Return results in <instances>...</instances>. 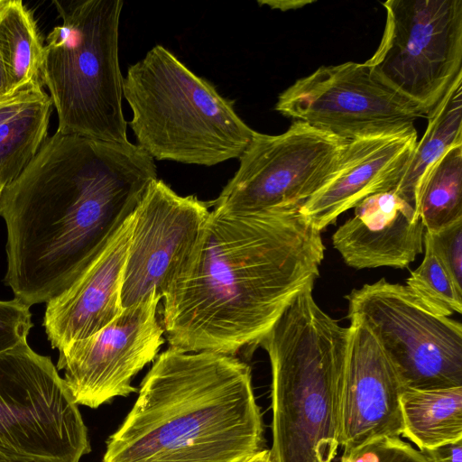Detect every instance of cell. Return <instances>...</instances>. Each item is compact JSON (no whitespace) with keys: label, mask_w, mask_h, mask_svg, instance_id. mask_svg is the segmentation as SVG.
Returning a JSON list of instances; mask_svg holds the SVG:
<instances>
[{"label":"cell","mask_w":462,"mask_h":462,"mask_svg":"<svg viewBox=\"0 0 462 462\" xmlns=\"http://www.w3.org/2000/svg\"><path fill=\"white\" fill-rule=\"evenodd\" d=\"M404 174L393 190L416 210L419 189L429 170L452 147L462 144V71L428 114Z\"/></svg>","instance_id":"obj_18"},{"label":"cell","mask_w":462,"mask_h":462,"mask_svg":"<svg viewBox=\"0 0 462 462\" xmlns=\"http://www.w3.org/2000/svg\"><path fill=\"white\" fill-rule=\"evenodd\" d=\"M46 95L41 79L0 95V125Z\"/></svg>","instance_id":"obj_27"},{"label":"cell","mask_w":462,"mask_h":462,"mask_svg":"<svg viewBox=\"0 0 462 462\" xmlns=\"http://www.w3.org/2000/svg\"><path fill=\"white\" fill-rule=\"evenodd\" d=\"M244 462H275V461L272 456L271 450L265 448Z\"/></svg>","instance_id":"obj_30"},{"label":"cell","mask_w":462,"mask_h":462,"mask_svg":"<svg viewBox=\"0 0 462 462\" xmlns=\"http://www.w3.org/2000/svg\"><path fill=\"white\" fill-rule=\"evenodd\" d=\"M43 44L31 12L20 0H0V60L8 90L39 80Z\"/></svg>","instance_id":"obj_20"},{"label":"cell","mask_w":462,"mask_h":462,"mask_svg":"<svg viewBox=\"0 0 462 462\" xmlns=\"http://www.w3.org/2000/svg\"><path fill=\"white\" fill-rule=\"evenodd\" d=\"M90 451L78 404L51 358L27 342L0 353V457L79 462Z\"/></svg>","instance_id":"obj_7"},{"label":"cell","mask_w":462,"mask_h":462,"mask_svg":"<svg viewBox=\"0 0 462 462\" xmlns=\"http://www.w3.org/2000/svg\"><path fill=\"white\" fill-rule=\"evenodd\" d=\"M3 189H4V187L0 184V196H1V193L3 191Z\"/></svg>","instance_id":"obj_33"},{"label":"cell","mask_w":462,"mask_h":462,"mask_svg":"<svg viewBox=\"0 0 462 462\" xmlns=\"http://www.w3.org/2000/svg\"><path fill=\"white\" fill-rule=\"evenodd\" d=\"M350 323L369 329L405 388L462 386L461 323L432 310L406 285L384 278L346 296Z\"/></svg>","instance_id":"obj_8"},{"label":"cell","mask_w":462,"mask_h":462,"mask_svg":"<svg viewBox=\"0 0 462 462\" xmlns=\"http://www.w3.org/2000/svg\"><path fill=\"white\" fill-rule=\"evenodd\" d=\"M340 462H431L420 450L399 437H382L348 451Z\"/></svg>","instance_id":"obj_24"},{"label":"cell","mask_w":462,"mask_h":462,"mask_svg":"<svg viewBox=\"0 0 462 462\" xmlns=\"http://www.w3.org/2000/svg\"><path fill=\"white\" fill-rule=\"evenodd\" d=\"M61 23L43 45L40 79L58 114L57 131L128 143L119 56L122 0L53 1Z\"/></svg>","instance_id":"obj_6"},{"label":"cell","mask_w":462,"mask_h":462,"mask_svg":"<svg viewBox=\"0 0 462 462\" xmlns=\"http://www.w3.org/2000/svg\"><path fill=\"white\" fill-rule=\"evenodd\" d=\"M354 141L301 121L281 134L255 132L210 207L230 212L300 208L345 166Z\"/></svg>","instance_id":"obj_9"},{"label":"cell","mask_w":462,"mask_h":462,"mask_svg":"<svg viewBox=\"0 0 462 462\" xmlns=\"http://www.w3.org/2000/svg\"><path fill=\"white\" fill-rule=\"evenodd\" d=\"M133 213L73 285L47 302L43 326L52 348L94 335L123 311L121 286Z\"/></svg>","instance_id":"obj_15"},{"label":"cell","mask_w":462,"mask_h":462,"mask_svg":"<svg viewBox=\"0 0 462 462\" xmlns=\"http://www.w3.org/2000/svg\"><path fill=\"white\" fill-rule=\"evenodd\" d=\"M9 92L8 90V82L6 79L5 72L0 60V95H4Z\"/></svg>","instance_id":"obj_31"},{"label":"cell","mask_w":462,"mask_h":462,"mask_svg":"<svg viewBox=\"0 0 462 462\" xmlns=\"http://www.w3.org/2000/svg\"><path fill=\"white\" fill-rule=\"evenodd\" d=\"M420 451L431 462H462V439Z\"/></svg>","instance_id":"obj_28"},{"label":"cell","mask_w":462,"mask_h":462,"mask_svg":"<svg viewBox=\"0 0 462 462\" xmlns=\"http://www.w3.org/2000/svg\"><path fill=\"white\" fill-rule=\"evenodd\" d=\"M265 449L250 366L169 347L156 356L103 462H244Z\"/></svg>","instance_id":"obj_3"},{"label":"cell","mask_w":462,"mask_h":462,"mask_svg":"<svg viewBox=\"0 0 462 462\" xmlns=\"http://www.w3.org/2000/svg\"><path fill=\"white\" fill-rule=\"evenodd\" d=\"M0 462H37V461H15V460H9L0 457Z\"/></svg>","instance_id":"obj_32"},{"label":"cell","mask_w":462,"mask_h":462,"mask_svg":"<svg viewBox=\"0 0 462 462\" xmlns=\"http://www.w3.org/2000/svg\"><path fill=\"white\" fill-rule=\"evenodd\" d=\"M209 202L180 196L162 180L147 187L134 210L121 305L134 306L152 293L162 299L186 271L209 215Z\"/></svg>","instance_id":"obj_12"},{"label":"cell","mask_w":462,"mask_h":462,"mask_svg":"<svg viewBox=\"0 0 462 462\" xmlns=\"http://www.w3.org/2000/svg\"><path fill=\"white\" fill-rule=\"evenodd\" d=\"M52 102L47 94L0 125V184L15 180L47 139Z\"/></svg>","instance_id":"obj_22"},{"label":"cell","mask_w":462,"mask_h":462,"mask_svg":"<svg viewBox=\"0 0 462 462\" xmlns=\"http://www.w3.org/2000/svg\"><path fill=\"white\" fill-rule=\"evenodd\" d=\"M274 109L339 138L354 141L398 134L426 116L376 79L364 63L320 66L282 91Z\"/></svg>","instance_id":"obj_11"},{"label":"cell","mask_w":462,"mask_h":462,"mask_svg":"<svg viewBox=\"0 0 462 462\" xmlns=\"http://www.w3.org/2000/svg\"><path fill=\"white\" fill-rule=\"evenodd\" d=\"M383 36L365 61L427 116L462 71V0H388Z\"/></svg>","instance_id":"obj_10"},{"label":"cell","mask_w":462,"mask_h":462,"mask_svg":"<svg viewBox=\"0 0 462 462\" xmlns=\"http://www.w3.org/2000/svg\"><path fill=\"white\" fill-rule=\"evenodd\" d=\"M354 208V215L332 236L348 266L402 269L422 253V221L393 190L370 195Z\"/></svg>","instance_id":"obj_16"},{"label":"cell","mask_w":462,"mask_h":462,"mask_svg":"<svg viewBox=\"0 0 462 462\" xmlns=\"http://www.w3.org/2000/svg\"><path fill=\"white\" fill-rule=\"evenodd\" d=\"M420 264L406 280V286L439 314L449 317L462 311V289L459 288L439 257L428 245Z\"/></svg>","instance_id":"obj_23"},{"label":"cell","mask_w":462,"mask_h":462,"mask_svg":"<svg viewBox=\"0 0 462 462\" xmlns=\"http://www.w3.org/2000/svg\"><path fill=\"white\" fill-rule=\"evenodd\" d=\"M161 300L152 293L94 335L59 349L57 369L65 371L63 380L78 405L95 409L137 392L132 379L164 342L157 316Z\"/></svg>","instance_id":"obj_13"},{"label":"cell","mask_w":462,"mask_h":462,"mask_svg":"<svg viewBox=\"0 0 462 462\" xmlns=\"http://www.w3.org/2000/svg\"><path fill=\"white\" fill-rule=\"evenodd\" d=\"M417 142L414 126L391 135L355 140L347 162L300 207V213L321 231L365 198L394 190Z\"/></svg>","instance_id":"obj_17"},{"label":"cell","mask_w":462,"mask_h":462,"mask_svg":"<svg viewBox=\"0 0 462 462\" xmlns=\"http://www.w3.org/2000/svg\"><path fill=\"white\" fill-rule=\"evenodd\" d=\"M301 291L257 345L272 369L271 453L275 462H333L349 327Z\"/></svg>","instance_id":"obj_4"},{"label":"cell","mask_w":462,"mask_h":462,"mask_svg":"<svg viewBox=\"0 0 462 462\" xmlns=\"http://www.w3.org/2000/svg\"><path fill=\"white\" fill-rule=\"evenodd\" d=\"M155 179L154 160L131 142L47 137L0 196L15 299L31 307L71 287Z\"/></svg>","instance_id":"obj_1"},{"label":"cell","mask_w":462,"mask_h":462,"mask_svg":"<svg viewBox=\"0 0 462 462\" xmlns=\"http://www.w3.org/2000/svg\"><path fill=\"white\" fill-rule=\"evenodd\" d=\"M123 96L137 145L153 160L214 166L239 158L255 133L234 101L159 44L128 68Z\"/></svg>","instance_id":"obj_5"},{"label":"cell","mask_w":462,"mask_h":462,"mask_svg":"<svg viewBox=\"0 0 462 462\" xmlns=\"http://www.w3.org/2000/svg\"><path fill=\"white\" fill-rule=\"evenodd\" d=\"M300 208L209 212L186 271L162 298L169 347L236 356L314 286L325 245Z\"/></svg>","instance_id":"obj_2"},{"label":"cell","mask_w":462,"mask_h":462,"mask_svg":"<svg viewBox=\"0 0 462 462\" xmlns=\"http://www.w3.org/2000/svg\"><path fill=\"white\" fill-rule=\"evenodd\" d=\"M312 1L301 0H261L258 1L259 5H269L272 9H279L281 11H288L291 9L301 8L307 5L311 4Z\"/></svg>","instance_id":"obj_29"},{"label":"cell","mask_w":462,"mask_h":462,"mask_svg":"<svg viewBox=\"0 0 462 462\" xmlns=\"http://www.w3.org/2000/svg\"><path fill=\"white\" fill-rule=\"evenodd\" d=\"M416 212L429 232L462 219V144L449 149L426 173Z\"/></svg>","instance_id":"obj_21"},{"label":"cell","mask_w":462,"mask_h":462,"mask_svg":"<svg viewBox=\"0 0 462 462\" xmlns=\"http://www.w3.org/2000/svg\"><path fill=\"white\" fill-rule=\"evenodd\" d=\"M405 386L378 340L350 323L339 393V445L348 451L402 432L400 396Z\"/></svg>","instance_id":"obj_14"},{"label":"cell","mask_w":462,"mask_h":462,"mask_svg":"<svg viewBox=\"0 0 462 462\" xmlns=\"http://www.w3.org/2000/svg\"><path fill=\"white\" fill-rule=\"evenodd\" d=\"M402 436L419 450L462 439V386L405 388L400 396Z\"/></svg>","instance_id":"obj_19"},{"label":"cell","mask_w":462,"mask_h":462,"mask_svg":"<svg viewBox=\"0 0 462 462\" xmlns=\"http://www.w3.org/2000/svg\"><path fill=\"white\" fill-rule=\"evenodd\" d=\"M423 245L431 248L462 289V219L437 231H425Z\"/></svg>","instance_id":"obj_25"},{"label":"cell","mask_w":462,"mask_h":462,"mask_svg":"<svg viewBox=\"0 0 462 462\" xmlns=\"http://www.w3.org/2000/svg\"><path fill=\"white\" fill-rule=\"evenodd\" d=\"M32 326L28 305L15 298L0 300V353L27 342Z\"/></svg>","instance_id":"obj_26"}]
</instances>
